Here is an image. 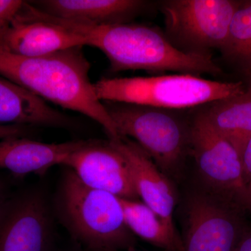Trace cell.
Wrapping results in <instances>:
<instances>
[{
	"label": "cell",
	"mask_w": 251,
	"mask_h": 251,
	"mask_svg": "<svg viewBox=\"0 0 251 251\" xmlns=\"http://www.w3.org/2000/svg\"><path fill=\"white\" fill-rule=\"evenodd\" d=\"M83 47L36 57L0 50V75L43 100L90 117L103 127L109 140L121 139L115 122L91 82V64Z\"/></svg>",
	"instance_id": "1"
},
{
	"label": "cell",
	"mask_w": 251,
	"mask_h": 251,
	"mask_svg": "<svg viewBox=\"0 0 251 251\" xmlns=\"http://www.w3.org/2000/svg\"><path fill=\"white\" fill-rule=\"evenodd\" d=\"M43 16L47 21L83 38L86 46L101 50L110 62L112 72H175L197 76L222 74V69L210 54L181 50L155 28L133 23L93 25L44 13Z\"/></svg>",
	"instance_id": "2"
},
{
	"label": "cell",
	"mask_w": 251,
	"mask_h": 251,
	"mask_svg": "<svg viewBox=\"0 0 251 251\" xmlns=\"http://www.w3.org/2000/svg\"><path fill=\"white\" fill-rule=\"evenodd\" d=\"M55 199L59 220L72 237L90 251H134L120 198L87 186L68 168Z\"/></svg>",
	"instance_id": "3"
},
{
	"label": "cell",
	"mask_w": 251,
	"mask_h": 251,
	"mask_svg": "<svg viewBox=\"0 0 251 251\" xmlns=\"http://www.w3.org/2000/svg\"><path fill=\"white\" fill-rule=\"evenodd\" d=\"M100 101L117 102L178 110L242 94V81L206 80L191 74L103 78L94 84Z\"/></svg>",
	"instance_id": "4"
},
{
	"label": "cell",
	"mask_w": 251,
	"mask_h": 251,
	"mask_svg": "<svg viewBox=\"0 0 251 251\" xmlns=\"http://www.w3.org/2000/svg\"><path fill=\"white\" fill-rule=\"evenodd\" d=\"M102 102L122 137L134 139L173 182L183 179L190 153V125L174 110Z\"/></svg>",
	"instance_id": "5"
},
{
	"label": "cell",
	"mask_w": 251,
	"mask_h": 251,
	"mask_svg": "<svg viewBox=\"0 0 251 251\" xmlns=\"http://www.w3.org/2000/svg\"><path fill=\"white\" fill-rule=\"evenodd\" d=\"M182 204L181 251H234L249 230L244 206L197 182Z\"/></svg>",
	"instance_id": "6"
},
{
	"label": "cell",
	"mask_w": 251,
	"mask_h": 251,
	"mask_svg": "<svg viewBox=\"0 0 251 251\" xmlns=\"http://www.w3.org/2000/svg\"><path fill=\"white\" fill-rule=\"evenodd\" d=\"M240 1L233 0H168L161 3L168 39L180 50L209 54L222 50Z\"/></svg>",
	"instance_id": "7"
},
{
	"label": "cell",
	"mask_w": 251,
	"mask_h": 251,
	"mask_svg": "<svg viewBox=\"0 0 251 251\" xmlns=\"http://www.w3.org/2000/svg\"><path fill=\"white\" fill-rule=\"evenodd\" d=\"M196 182L248 209V188L239 153L214 128L202 112L190 124V153Z\"/></svg>",
	"instance_id": "8"
},
{
	"label": "cell",
	"mask_w": 251,
	"mask_h": 251,
	"mask_svg": "<svg viewBox=\"0 0 251 251\" xmlns=\"http://www.w3.org/2000/svg\"><path fill=\"white\" fill-rule=\"evenodd\" d=\"M53 223L42 193L7 201L0 214V251H53Z\"/></svg>",
	"instance_id": "9"
},
{
	"label": "cell",
	"mask_w": 251,
	"mask_h": 251,
	"mask_svg": "<svg viewBox=\"0 0 251 251\" xmlns=\"http://www.w3.org/2000/svg\"><path fill=\"white\" fill-rule=\"evenodd\" d=\"M63 166L72 170L91 188L120 198L139 201L129 167L111 140H86Z\"/></svg>",
	"instance_id": "10"
},
{
	"label": "cell",
	"mask_w": 251,
	"mask_h": 251,
	"mask_svg": "<svg viewBox=\"0 0 251 251\" xmlns=\"http://www.w3.org/2000/svg\"><path fill=\"white\" fill-rule=\"evenodd\" d=\"M85 46L83 38L43 18L29 1H25L12 22L0 31V50L23 57H41Z\"/></svg>",
	"instance_id": "11"
},
{
	"label": "cell",
	"mask_w": 251,
	"mask_h": 251,
	"mask_svg": "<svg viewBox=\"0 0 251 251\" xmlns=\"http://www.w3.org/2000/svg\"><path fill=\"white\" fill-rule=\"evenodd\" d=\"M111 141L129 167L140 199L151 208L171 230L176 232L173 215L177 202V193L174 182L133 140L122 137L121 139Z\"/></svg>",
	"instance_id": "12"
},
{
	"label": "cell",
	"mask_w": 251,
	"mask_h": 251,
	"mask_svg": "<svg viewBox=\"0 0 251 251\" xmlns=\"http://www.w3.org/2000/svg\"><path fill=\"white\" fill-rule=\"evenodd\" d=\"M53 17L93 25L130 23L148 9L141 0H39L29 1Z\"/></svg>",
	"instance_id": "13"
},
{
	"label": "cell",
	"mask_w": 251,
	"mask_h": 251,
	"mask_svg": "<svg viewBox=\"0 0 251 251\" xmlns=\"http://www.w3.org/2000/svg\"><path fill=\"white\" fill-rule=\"evenodd\" d=\"M86 140L45 143L12 137L0 140V168L16 175L44 174L56 165H64Z\"/></svg>",
	"instance_id": "14"
},
{
	"label": "cell",
	"mask_w": 251,
	"mask_h": 251,
	"mask_svg": "<svg viewBox=\"0 0 251 251\" xmlns=\"http://www.w3.org/2000/svg\"><path fill=\"white\" fill-rule=\"evenodd\" d=\"M33 125L69 128L73 119L35 94L0 75V125Z\"/></svg>",
	"instance_id": "15"
},
{
	"label": "cell",
	"mask_w": 251,
	"mask_h": 251,
	"mask_svg": "<svg viewBox=\"0 0 251 251\" xmlns=\"http://www.w3.org/2000/svg\"><path fill=\"white\" fill-rule=\"evenodd\" d=\"M202 112L242 156L251 138V82L242 94L209 103Z\"/></svg>",
	"instance_id": "16"
},
{
	"label": "cell",
	"mask_w": 251,
	"mask_h": 251,
	"mask_svg": "<svg viewBox=\"0 0 251 251\" xmlns=\"http://www.w3.org/2000/svg\"><path fill=\"white\" fill-rule=\"evenodd\" d=\"M120 201L126 224L135 236L166 251H181L177 232L171 230L151 208L139 201L120 198Z\"/></svg>",
	"instance_id": "17"
},
{
	"label": "cell",
	"mask_w": 251,
	"mask_h": 251,
	"mask_svg": "<svg viewBox=\"0 0 251 251\" xmlns=\"http://www.w3.org/2000/svg\"><path fill=\"white\" fill-rule=\"evenodd\" d=\"M225 57L242 68H251V1H240L234 13L226 46Z\"/></svg>",
	"instance_id": "18"
},
{
	"label": "cell",
	"mask_w": 251,
	"mask_h": 251,
	"mask_svg": "<svg viewBox=\"0 0 251 251\" xmlns=\"http://www.w3.org/2000/svg\"><path fill=\"white\" fill-rule=\"evenodd\" d=\"M24 3L21 0H0V31L12 22Z\"/></svg>",
	"instance_id": "19"
},
{
	"label": "cell",
	"mask_w": 251,
	"mask_h": 251,
	"mask_svg": "<svg viewBox=\"0 0 251 251\" xmlns=\"http://www.w3.org/2000/svg\"><path fill=\"white\" fill-rule=\"evenodd\" d=\"M241 160L244 181L249 188L251 186V138L243 151Z\"/></svg>",
	"instance_id": "20"
},
{
	"label": "cell",
	"mask_w": 251,
	"mask_h": 251,
	"mask_svg": "<svg viewBox=\"0 0 251 251\" xmlns=\"http://www.w3.org/2000/svg\"><path fill=\"white\" fill-rule=\"evenodd\" d=\"M23 133V130L18 126L0 125V140L19 137Z\"/></svg>",
	"instance_id": "21"
},
{
	"label": "cell",
	"mask_w": 251,
	"mask_h": 251,
	"mask_svg": "<svg viewBox=\"0 0 251 251\" xmlns=\"http://www.w3.org/2000/svg\"><path fill=\"white\" fill-rule=\"evenodd\" d=\"M234 251H251V231L248 230L243 236Z\"/></svg>",
	"instance_id": "22"
},
{
	"label": "cell",
	"mask_w": 251,
	"mask_h": 251,
	"mask_svg": "<svg viewBox=\"0 0 251 251\" xmlns=\"http://www.w3.org/2000/svg\"><path fill=\"white\" fill-rule=\"evenodd\" d=\"M7 202V200L5 198L4 191H3V188L0 186V214H1V211L4 209L5 204Z\"/></svg>",
	"instance_id": "23"
},
{
	"label": "cell",
	"mask_w": 251,
	"mask_h": 251,
	"mask_svg": "<svg viewBox=\"0 0 251 251\" xmlns=\"http://www.w3.org/2000/svg\"><path fill=\"white\" fill-rule=\"evenodd\" d=\"M248 209L251 210V186L248 188Z\"/></svg>",
	"instance_id": "24"
},
{
	"label": "cell",
	"mask_w": 251,
	"mask_h": 251,
	"mask_svg": "<svg viewBox=\"0 0 251 251\" xmlns=\"http://www.w3.org/2000/svg\"><path fill=\"white\" fill-rule=\"evenodd\" d=\"M244 74H246V75L248 77H249V79H250L251 82V68L250 69H247V71H245V72H244Z\"/></svg>",
	"instance_id": "25"
},
{
	"label": "cell",
	"mask_w": 251,
	"mask_h": 251,
	"mask_svg": "<svg viewBox=\"0 0 251 251\" xmlns=\"http://www.w3.org/2000/svg\"></svg>",
	"instance_id": "26"
}]
</instances>
